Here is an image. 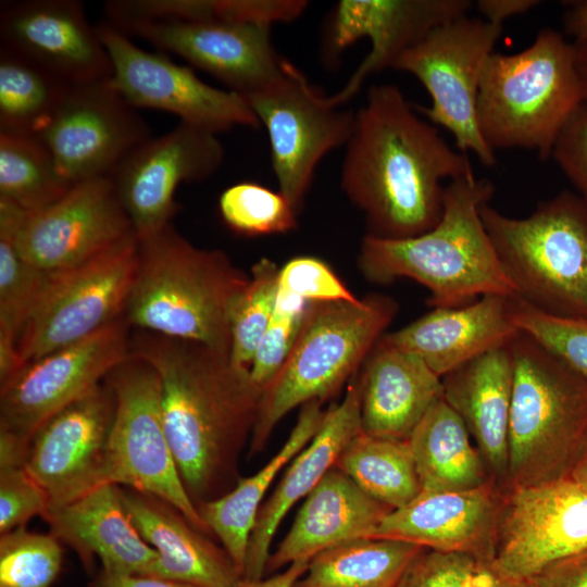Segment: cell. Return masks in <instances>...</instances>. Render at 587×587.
Masks as SVG:
<instances>
[{
	"label": "cell",
	"instance_id": "cell-52",
	"mask_svg": "<svg viewBox=\"0 0 587 587\" xmlns=\"http://www.w3.org/2000/svg\"><path fill=\"white\" fill-rule=\"evenodd\" d=\"M309 561H297L288 565L284 572L267 578H241L235 587H294L295 583L305 573Z\"/></svg>",
	"mask_w": 587,
	"mask_h": 587
},
{
	"label": "cell",
	"instance_id": "cell-13",
	"mask_svg": "<svg viewBox=\"0 0 587 587\" xmlns=\"http://www.w3.org/2000/svg\"><path fill=\"white\" fill-rule=\"evenodd\" d=\"M129 328L123 315L79 341L27 362L0 385V433L26 447L47 420L129 357Z\"/></svg>",
	"mask_w": 587,
	"mask_h": 587
},
{
	"label": "cell",
	"instance_id": "cell-20",
	"mask_svg": "<svg viewBox=\"0 0 587 587\" xmlns=\"http://www.w3.org/2000/svg\"><path fill=\"white\" fill-rule=\"evenodd\" d=\"M117 29L182 57L242 97L278 78L286 61L267 26L205 18L141 21Z\"/></svg>",
	"mask_w": 587,
	"mask_h": 587
},
{
	"label": "cell",
	"instance_id": "cell-34",
	"mask_svg": "<svg viewBox=\"0 0 587 587\" xmlns=\"http://www.w3.org/2000/svg\"><path fill=\"white\" fill-rule=\"evenodd\" d=\"M335 467L391 510L407 505L422 491L408 440L374 437L361 432L341 451Z\"/></svg>",
	"mask_w": 587,
	"mask_h": 587
},
{
	"label": "cell",
	"instance_id": "cell-15",
	"mask_svg": "<svg viewBox=\"0 0 587 587\" xmlns=\"http://www.w3.org/2000/svg\"><path fill=\"white\" fill-rule=\"evenodd\" d=\"M587 550V487L570 478L501 489L490 567L496 576L529 578Z\"/></svg>",
	"mask_w": 587,
	"mask_h": 587
},
{
	"label": "cell",
	"instance_id": "cell-22",
	"mask_svg": "<svg viewBox=\"0 0 587 587\" xmlns=\"http://www.w3.org/2000/svg\"><path fill=\"white\" fill-rule=\"evenodd\" d=\"M1 47L67 84L107 79L112 63L97 27L76 0L4 2L0 11Z\"/></svg>",
	"mask_w": 587,
	"mask_h": 587
},
{
	"label": "cell",
	"instance_id": "cell-41",
	"mask_svg": "<svg viewBox=\"0 0 587 587\" xmlns=\"http://www.w3.org/2000/svg\"><path fill=\"white\" fill-rule=\"evenodd\" d=\"M512 319L521 333L587 377V320L547 314L515 296L512 297Z\"/></svg>",
	"mask_w": 587,
	"mask_h": 587
},
{
	"label": "cell",
	"instance_id": "cell-27",
	"mask_svg": "<svg viewBox=\"0 0 587 587\" xmlns=\"http://www.w3.org/2000/svg\"><path fill=\"white\" fill-rule=\"evenodd\" d=\"M513 361L508 346L488 351L441 378L442 398L464 423L491 479L504 488Z\"/></svg>",
	"mask_w": 587,
	"mask_h": 587
},
{
	"label": "cell",
	"instance_id": "cell-25",
	"mask_svg": "<svg viewBox=\"0 0 587 587\" xmlns=\"http://www.w3.org/2000/svg\"><path fill=\"white\" fill-rule=\"evenodd\" d=\"M361 432L360 387L355 378L345 398L325 412L314 437L289 462L275 490L262 503L249 539L242 578L263 577L283 519L335 466L341 451Z\"/></svg>",
	"mask_w": 587,
	"mask_h": 587
},
{
	"label": "cell",
	"instance_id": "cell-3",
	"mask_svg": "<svg viewBox=\"0 0 587 587\" xmlns=\"http://www.w3.org/2000/svg\"><path fill=\"white\" fill-rule=\"evenodd\" d=\"M495 190L486 177L452 180L432 229L404 239L365 235L358 257L363 276L380 285L413 279L427 288L433 308L462 307L486 295L515 296L480 215Z\"/></svg>",
	"mask_w": 587,
	"mask_h": 587
},
{
	"label": "cell",
	"instance_id": "cell-28",
	"mask_svg": "<svg viewBox=\"0 0 587 587\" xmlns=\"http://www.w3.org/2000/svg\"><path fill=\"white\" fill-rule=\"evenodd\" d=\"M120 497L139 534L158 553L154 577L201 587H235L242 578L225 549L171 503L125 486H120Z\"/></svg>",
	"mask_w": 587,
	"mask_h": 587
},
{
	"label": "cell",
	"instance_id": "cell-14",
	"mask_svg": "<svg viewBox=\"0 0 587 587\" xmlns=\"http://www.w3.org/2000/svg\"><path fill=\"white\" fill-rule=\"evenodd\" d=\"M96 27L111 59L110 84L135 109L168 112L214 134L236 126L260 128L241 95L208 85L188 66L139 48L108 22Z\"/></svg>",
	"mask_w": 587,
	"mask_h": 587
},
{
	"label": "cell",
	"instance_id": "cell-17",
	"mask_svg": "<svg viewBox=\"0 0 587 587\" xmlns=\"http://www.w3.org/2000/svg\"><path fill=\"white\" fill-rule=\"evenodd\" d=\"M115 397L104 379L47 420L27 442L24 466L62 507L110 483L109 444Z\"/></svg>",
	"mask_w": 587,
	"mask_h": 587
},
{
	"label": "cell",
	"instance_id": "cell-1",
	"mask_svg": "<svg viewBox=\"0 0 587 587\" xmlns=\"http://www.w3.org/2000/svg\"><path fill=\"white\" fill-rule=\"evenodd\" d=\"M345 148L340 187L373 237L404 239L432 229L442 214L441 182L474 175L467 155L392 84L369 89Z\"/></svg>",
	"mask_w": 587,
	"mask_h": 587
},
{
	"label": "cell",
	"instance_id": "cell-8",
	"mask_svg": "<svg viewBox=\"0 0 587 587\" xmlns=\"http://www.w3.org/2000/svg\"><path fill=\"white\" fill-rule=\"evenodd\" d=\"M480 215L515 297L547 314L587 320V204L572 190L525 217L486 203Z\"/></svg>",
	"mask_w": 587,
	"mask_h": 587
},
{
	"label": "cell",
	"instance_id": "cell-11",
	"mask_svg": "<svg viewBox=\"0 0 587 587\" xmlns=\"http://www.w3.org/2000/svg\"><path fill=\"white\" fill-rule=\"evenodd\" d=\"M137 255L138 238L132 234L79 265L51 272L17 340L22 362L79 341L123 316Z\"/></svg>",
	"mask_w": 587,
	"mask_h": 587
},
{
	"label": "cell",
	"instance_id": "cell-24",
	"mask_svg": "<svg viewBox=\"0 0 587 587\" xmlns=\"http://www.w3.org/2000/svg\"><path fill=\"white\" fill-rule=\"evenodd\" d=\"M512 297L486 295L462 307L433 308L384 338L417 355L442 378L475 358L508 346L520 334L512 319Z\"/></svg>",
	"mask_w": 587,
	"mask_h": 587
},
{
	"label": "cell",
	"instance_id": "cell-55",
	"mask_svg": "<svg viewBox=\"0 0 587 587\" xmlns=\"http://www.w3.org/2000/svg\"><path fill=\"white\" fill-rule=\"evenodd\" d=\"M494 587H538L533 577L504 578L496 576Z\"/></svg>",
	"mask_w": 587,
	"mask_h": 587
},
{
	"label": "cell",
	"instance_id": "cell-10",
	"mask_svg": "<svg viewBox=\"0 0 587 587\" xmlns=\"http://www.w3.org/2000/svg\"><path fill=\"white\" fill-rule=\"evenodd\" d=\"M115 397L110 435V483L157 496L209 533L173 455L161 409L157 371L129 355L104 378Z\"/></svg>",
	"mask_w": 587,
	"mask_h": 587
},
{
	"label": "cell",
	"instance_id": "cell-23",
	"mask_svg": "<svg viewBox=\"0 0 587 587\" xmlns=\"http://www.w3.org/2000/svg\"><path fill=\"white\" fill-rule=\"evenodd\" d=\"M501 501L495 483L461 491L421 494L391 510L373 538H389L446 552L470 553L492 562Z\"/></svg>",
	"mask_w": 587,
	"mask_h": 587
},
{
	"label": "cell",
	"instance_id": "cell-33",
	"mask_svg": "<svg viewBox=\"0 0 587 587\" xmlns=\"http://www.w3.org/2000/svg\"><path fill=\"white\" fill-rule=\"evenodd\" d=\"M423 547L389 538H359L313 557L294 587H396Z\"/></svg>",
	"mask_w": 587,
	"mask_h": 587
},
{
	"label": "cell",
	"instance_id": "cell-29",
	"mask_svg": "<svg viewBox=\"0 0 587 587\" xmlns=\"http://www.w3.org/2000/svg\"><path fill=\"white\" fill-rule=\"evenodd\" d=\"M360 387L361 430L408 440L426 412L442 398L441 377L417 355L384 336L365 360Z\"/></svg>",
	"mask_w": 587,
	"mask_h": 587
},
{
	"label": "cell",
	"instance_id": "cell-32",
	"mask_svg": "<svg viewBox=\"0 0 587 587\" xmlns=\"http://www.w3.org/2000/svg\"><path fill=\"white\" fill-rule=\"evenodd\" d=\"M408 442L422 490L461 491L495 483L464 423L444 398L426 412Z\"/></svg>",
	"mask_w": 587,
	"mask_h": 587
},
{
	"label": "cell",
	"instance_id": "cell-45",
	"mask_svg": "<svg viewBox=\"0 0 587 587\" xmlns=\"http://www.w3.org/2000/svg\"><path fill=\"white\" fill-rule=\"evenodd\" d=\"M48 496L24 464L0 465V533L25 524L49 510Z\"/></svg>",
	"mask_w": 587,
	"mask_h": 587
},
{
	"label": "cell",
	"instance_id": "cell-7",
	"mask_svg": "<svg viewBox=\"0 0 587 587\" xmlns=\"http://www.w3.org/2000/svg\"><path fill=\"white\" fill-rule=\"evenodd\" d=\"M397 312V301L384 295L309 302L288 358L262 389L250 453L264 448L291 410L338 391L365 362Z\"/></svg>",
	"mask_w": 587,
	"mask_h": 587
},
{
	"label": "cell",
	"instance_id": "cell-43",
	"mask_svg": "<svg viewBox=\"0 0 587 587\" xmlns=\"http://www.w3.org/2000/svg\"><path fill=\"white\" fill-rule=\"evenodd\" d=\"M308 303L302 299L278 294L274 314L250 365L251 377L262 389L288 358L300 332Z\"/></svg>",
	"mask_w": 587,
	"mask_h": 587
},
{
	"label": "cell",
	"instance_id": "cell-36",
	"mask_svg": "<svg viewBox=\"0 0 587 587\" xmlns=\"http://www.w3.org/2000/svg\"><path fill=\"white\" fill-rule=\"evenodd\" d=\"M26 210L0 197V344L17 348L21 330L43 291L51 272L26 262L15 234Z\"/></svg>",
	"mask_w": 587,
	"mask_h": 587
},
{
	"label": "cell",
	"instance_id": "cell-54",
	"mask_svg": "<svg viewBox=\"0 0 587 587\" xmlns=\"http://www.w3.org/2000/svg\"><path fill=\"white\" fill-rule=\"evenodd\" d=\"M569 478L584 487H587V440Z\"/></svg>",
	"mask_w": 587,
	"mask_h": 587
},
{
	"label": "cell",
	"instance_id": "cell-50",
	"mask_svg": "<svg viewBox=\"0 0 587 587\" xmlns=\"http://www.w3.org/2000/svg\"><path fill=\"white\" fill-rule=\"evenodd\" d=\"M540 3L539 0H477L474 5L485 21L502 26L505 20L524 14Z\"/></svg>",
	"mask_w": 587,
	"mask_h": 587
},
{
	"label": "cell",
	"instance_id": "cell-46",
	"mask_svg": "<svg viewBox=\"0 0 587 587\" xmlns=\"http://www.w3.org/2000/svg\"><path fill=\"white\" fill-rule=\"evenodd\" d=\"M553 159L587 204V104L584 102L561 130L552 148Z\"/></svg>",
	"mask_w": 587,
	"mask_h": 587
},
{
	"label": "cell",
	"instance_id": "cell-12",
	"mask_svg": "<svg viewBox=\"0 0 587 587\" xmlns=\"http://www.w3.org/2000/svg\"><path fill=\"white\" fill-rule=\"evenodd\" d=\"M243 98L267 130L278 191L299 213L321 160L346 146L355 111L319 91L288 60L278 78Z\"/></svg>",
	"mask_w": 587,
	"mask_h": 587
},
{
	"label": "cell",
	"instance_id": "cell-40",
	"mask_svg": "<svg viewBox=\"0 0 587 587\" xmlns=\"http://www.w3.org/2000/svg\"><path fill=\"white\" fill-rule=\"evenodd\" d=\"M218 208L225 224L246 236L283 234L297 225L298 213L280 191L252 182L226 188Z\"/></svg>",
	"mask_w": 587,
	"mask_h": 587
},
{
	"label": "cell",
	"instance_id": "cell-37",
	"mask_svg": "<svg viewBox=\"0 0 587 587\" xmlns=\"http://www.w3.org/2000/svg\"><path fill=\"white\" fill-rule=\"evenodd\" d=\"M71 186L38 137L0 133V197L34 212L60 199Z\"/></svg>",
	"mask_w": 587,
	"mask_h": 587
},
{
	"label": "cell",
	"instance_id": "cell-48",
	"mask_svg": "<svg viewBox=\"0 0 587 587\" xmlns=\"http://www.w3.org/2000/svg\"><path fill=\"white\" fill-rule=\"evenodd\" d=\"M533 578L538 587H587V550L549 564Z\"/></svg>",
	"mask_w": 587,
	"mask_h": 587
},
{
	"label": "cell",
	"instance_id": "cell-5",
	"mask_svg": "<svg viewBox=\"0 0 587 587\" xmlns=\"http://www.w3.org/2000/svg\"><path fill=\"white\" fill-rule=\"evenodd\" d=\"M583 103L574 43L547 27L524 50L489 57L479 84L476 117L494 151L533 150L546 160Z\"/></svg>",
	"mask_w": 587,
	"mask_h": 587
},
{
	"label": "cell",
	"instance_id": "cell-47",
	"mask_svg": "<svg viewBox=\"0 0 587 587\" xmlns=\"http://www.w3.org/2000/svg\"><path fill=\"white\" fill-rule=\"evenodd\" d=\"M307 7L303 0H207L205 18L272 27L297 20Z\"/></svg>",
	"mask_w": 587,
	"mask_h": 587
},
{
	"label": "cell",
	"instance_id": "cell-51",
	"mask_svg": "<svg viewBox=\"0 0 587 587\" xmlns=\"http://www.w3.org/2000/svg\"><path fill=\"white\" fill-rule=\"evenodd\" d=\"M563 13L564 33L573 42H587V0L565 2Z\"/></svg>",
	"mask_w": 587,
	"mask_h": 587
},
{
	"label": "cell",
	"instance_id": "cell-42",
	"mask_svg": "<svg viewBox=\"0 0 587 587\" xmlns=\"http://www.w3.org/2000/svg\"><path fill=\"white\" fill-rule=\"evenodd\" d=\"M490 565L463 552L423 548L396 587H494Z\"/></svg>",
	"mask_w": 587,
	"mask_h": 587
},
{
	"label": "cell",
	"instance_id": "cell-16",
	"mask_svg": "<svg viewBox=\"0 0 587 587\" xmlns=\"http://www.w3.org/2000/svg\"><path fill=\"white\" fill-rule=\"evenodd\" d=\"M109 78L71 84L35 135L72 185L109 176L125 157L152 137L146 121Z\"/></svg>",
	"mask_w": 587,
	"mask_h": 587
},
{
	"label": "cell",
	"instance_id": "cell-21",
	"mask_svg": "<svg viewBox=\"0 0 587 587\" xmlns=\"http://www.w3.org/2000/svg\"><path fill=\"white\" fill-rule=\"evenodd\" d=\"M470 0H341L329 20L326 58L334 60L360 39L371 50L347 85L330 96L339 105L351 98L370 75L392 68L397 59L436 27L467 15Z\"/></svg>",
	"mask_w": 587,
	"mask_h": 587
},
{
	"label": "cell",
	"instance_id": "cell-30",
	"mask_svg": "<svg viewBox=\"0 0 587 587\" xmlns=\"http://www.w3.org/2000/svg\"><path fill=\"white\" fill-rule=\"evenodd\" d=\"M391 509L360 489L337 467L305 497L292 525L268 558L265 573L359 538H370Z\"/></svg>",
	"mask_w": 587,
	"mask_h": 587
},
{
	"label": "cell",
	"instance_id": "cell-9",
	"mask_svg": "<svg viewBox=\"0 0 587 587\" xmlns=\"http://www.w3.org/2000/svg\"><path fill=\"white\" fill-rule=\"evenodd\" d=\"M502 26L464 15L445 23L405 50L392 68L415 76L430 105L413 104L435 126L447 129L460 152L474 153L485 166L497 162L477 124L476 103L485 65Z\"/></svg>",
	"mask_w": 587,
	"mask_h": 587
},
{
	"label": "cell",
	"instance_id": "cell-4",
	"mask_svg": "<svg viewBox=\"0 0 587 587\" xmlns=\"http://www.w3.org/2000/svg\"><path fill=\"white\" fill-rule=\"evenodd\" d=\"M248 282L223 251L193 246L170 223L138 239L124 315L138 329L230 354L229 313Z\"/></svg>",
	"mask_w": 587,
	"mask_h": 587
},
{
	"label": "cell",
	"instance_id": "cell-38",
	"mask_svg": "<svg viewBox=\"0 0 587 587\" xmlns=\"http://www.w3.org/2000/svg\"><path fill=\"white\" fill-rule=\"evenodd\" d=\"M279 270L272 260L260 259L251 268L248 284L233 302L229 355L237 365L250 367L271 322L278 296Z\"/></svg>",
	"mask_w": 587,
	"mask_h": 587
},
{
	"label": "cell",
	"instance_id": "cell-26",
	"mask_svg": "<svg viewBox=\"0 0 587 587\" xmlns=\"http://www.w3.org/2000/svg\"><path fill=\"white\" fill-rule=\"evenodd\" d=\"M42 519L50 533L70 546L85 565L98 558L108 573L153 576L158 553L132 522L118 485L98 486L48 510Z\"/></svg>",
	"mask_w": 587,
	"mask_h": 587
},
{
	"label": "cell",
	"instance_id": "cell-19",
	"mask_svg": "<svg viewBox=\"0 0 587 587\" xmlns=\"http://www.w3.org/2000/svg\"><path fill=\"white\" fill-rule=\"evenodd\" d=\"M135 234L112 179L78 182L51 204L26 212L15 234L29 264L59 272L79 265Z\"/></svg>",
	"mask_w": 587,
	"mask_h": 587
},
{
	"label": "cell",
	"instance_id": "cell-44",
	"mask_svg": "<svg viewBox=\"0 0 587 587\" xmlns=\"http://www.w3.org/2000/svg\"><path fill=\"white\" fill-rule=\"evenodd\" d=\"M278 294L305 302L359 300L325 262L313 257H297L280 267Z\"/></svg>",
	"mask_w": 587,
	"mask_h": 587
},
{
	"label": "cell",
	"instance_id": "cell-6",
	"mask_svg": "<svg viewBox=\"0 0 587 587\" xmlns=\"http://www.w3.org/2000/svg\"><path fill=\"white\" fill-rule=\"evenodd\" d=\"M509 348L514 378L504 488L569 478L587 440V377L521 332Z\"/></svg>",
	"mask_w": 587,
	"mask_h": 587
},
{
	"label": "cell",
	"instance_id": "cell-31",
	"mask_svg": "<svg viewBox=\"0 0 587 587\" xmlns=\"http://www.w3.org/2000/svg\"><path fill=\"white\" fill-rule=\"evenodd\" d=\"M321 404V401H311L302 405L288 438L261 470L253 475L238 477L227 492L197 505L207 528L218 538L241 575L249 539L264 496L283 467L319 430L325 416Z\"/></svg>",
	"mask_w": 587,
	"mask_h": 587
},
{
	"label": "cell",
	"instance_id": "cell-18",
	"mask_svg": "<svg viewBox=\"0 0 587 587\" xmlns=\"http://www.w3.org/2000/svg\"><path fill=\"white\" fill-rule=\"evenodd\" d=\"M224 160L217 134L179 122L135 148L109 175L138 239L171 223L182 183L210 177Z\"/></svg>",
	"mask_w": 587,
	"mask_h": 587
},
{
	"label": "cell",
	"instance_id": "cell-49",
	"mask_svg": "<svg viewBox=\"0 0 587 587\" xmlns=\"http://www.w3.org/2000/svg\"><path fill=\"white\" fill-rule=\"evenodd\" d=\"M88 587H201L179 580L137 574H113L103 570L96 575Z\"/></svg>",
	"mask_w": 587,
	"mask_h": 587
},
{
	"label": "cell",
	"instance_id": "cell-2",
	"mask_svg": "<svg viewBox=\"0 0 587 587\" xmlns=\"http://www.w3.org/2000/svg\"><path fill=\"white\" fill-rule=\"evenodd\" d=\"M129 355L159 375L165 432L191 500L198 505L227 492L262 396L250 367L203 344L138 328Z\"/></svg>",
	"mask_w": 587,
	"mask_h": 587
},
{
	"label": "cell",
	"instance_id": "cell-39",
	"mask_svg": "<svg viewBox=\"0 0 587 587\" xmlns=\"http://www.w3.org/2000/svg\"><path fill=\"white\" fill-rule=\"evenodd\" d=\"M63 561L62 542L51 533L20 526L0 537V587H50Z\"/></svg>",
	"mask_w": 587,
	"mask_h": 587
},
{
	"label": "cell",
	"instance_id": "cell-53",
	"mask_svg": "<svg viewBox=\"0 0 587 587\" xmlns=\"http://www.w3.org/2000/svg\"><path fill=\"white\" fill-rule=\"evenodd\" d=\"M576 66L584 89V102L587 104V42H573Z\"/></svg>",
	"mask_w": 587,
	"mask_h": 587
},
{
	"label": "cell",
	"instance_id": "cell-35",
	"mask_svg": "<svg viewBox=\"0 0 587 587\" xmlns=\"http://www.w3.org/2000/svg\"><path fill=\"white\" fill-rule=\"evenodd\" d=\"M24 57L0 48V133L36 135L68 86Z\"/></svg>",
	"mask_w": 587,
	"mask_h": 587
}]
</instances>
